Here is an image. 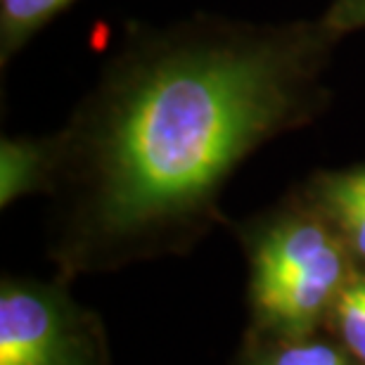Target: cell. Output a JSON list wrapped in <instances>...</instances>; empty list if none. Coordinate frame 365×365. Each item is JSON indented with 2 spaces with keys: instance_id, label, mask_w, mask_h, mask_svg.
I'll use <instances>...</instances> for the list:
<instances>
[{
  "instance_id": "obj_10",
  "label": "cell",
  "mask_w": 365,
  "mask_h": 365,
  "mask_svg": "<svg viewBox=\"0 0 365 365\" xmlns=\"http://www.w3.org/2000/svg\"><path fill=\"white\" fill-rule=\"evenodd\" d=\"M341 365H349V363H346V361H344V363H341Z\"/></svg>"
},
{
  "instance_id": "obj_3",
  "label": "cell",
  "mask_w": 365,
  "mask_h": 365,
  "mask_svg": "<svg viewBox=\"0 0 365 365\" xmlns=\"http://www.w3.org/2000/svg\"><path fill=\"white\" fill-rule=\"evenodd\" d=\"M0 365H81L62 306L48 292L3 287Z\"/></svg>"
},
{
  "instance_id": "obj_6",
  "label": "cell",
  "mask_w": 365,
  "mask_h": 365,
  "mask_svg": "<svg viewBox=\"0 0 365 365\" xmlns=\"http://www.w3.org/2000/svg\"><path fill=\"white\" fill-rule=\"evenodd\" d=\"M74 0H0V55L7 62L43 24Z\"/></svg>"
},
{
  "instance_id": "obj_2",
  "label": "cell",
  "mask_w": 365,
  "mask_h": 365,
  "mask_svg": "<svg viewBox=\"0 0 365 365\" xmlns=\"http://www.w3.org/2000/svg\"><path fill=\"white\" fill-rule=\"evenodd\" d=\"M351 252L332 223L320 214H294L275 221L254 242V304L271 299L284 284L316 271L334 257Z\"/></svg>"
},
{
  "instance_id": "obj_4",
  "label": "cell",
  "mask_w": 365,
  "mask_h": 365,
  "mask_svg": "<svg viewBox=\"0 0 365 365\" xmlns=\"http://www.w3.org/2000/svg\"><path fill=\"white\" fill-rule=\"evenodd\" d=\"M318 211L339 232L354 257L365 261V166L327 173L316 187Z\"/></svg>"
},
{
  "instance_id": "obj_7",
  "label": "cell",
  "mask_w": 365,
  "mask_h": 365,
  "mask_svg": "<svg viewBox=\"0 0 365 365\" xmlns=\"http://www.w3.org/2000/svg\"><path fill=\"white\" fill-rule=\"evenodd\" d=\"M334 318L346 349L365 365V273L349 275L334 299Z\"/></svg>"
},
{
  "instance_id": "obj_8",
  "label": "cell",
  "mask_w": 365,
  "mask_h": 365,
  "mask_svg": "<svg viewBox=\"0 0 365 365\" xmlns=\"http://www.w3.org/2000/svg\"><path fill=\"white\" fill-rule=\"evenodd\" d=\"M341 356L334 346H327L323 341H309V344H294L271 356L264 365H341Z\"/></svg>"
},
{
  "instance_id": "obj_9",
  "label": "cell",
  "mask_w": 365,
  "mask_h": 365,
  "mask_svg": "<svg viewBox=\"0 0 365 365\" xmlns=\"http://www.w3.org/2000/svg\"><path fill=\"white\" fill-rule=\"evenodd\" d=\"M323 17L341 36L356 29H365V0H334Z\"/></svg>"
},
{
  "instance_id": "obj_5",
  "label": "cell",
  "mask_w": 365,
  "mask_h": 365,
  "mask_svg": "<svg viewBox=\"0 0 365 365\" xmlns=\"http://www.w3.org/2000/svg\"><path fill=\"white\" fill-rule=\"evenodd\" d=\"M55 169L53 138H3L0 143V204L7 207L17 197L31 192Z\"/></svg>"
},
{
  "instance_id": "obj_1",
  "label": "cell",
  "mask_w": 365,
  "mask_h": 365,
  "mask_svg": "<svg viewBox=\"0 0 365 365\" xmlns=\"http://www.w3.org/2000/svg\"><path fill=\"white\" fill-rule=\"evenodd\" d=\"M339 38L323 14L130 34L53 138L55 166L74 164L88 187L95 235L128 242L200 214L247 155L327 107Z\"/></svg>"
}]
</instances>
